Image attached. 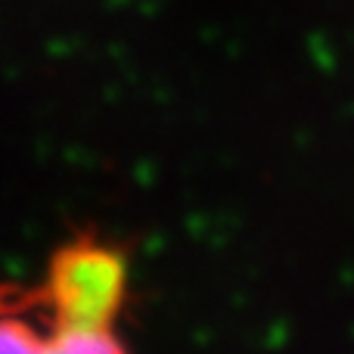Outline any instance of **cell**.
Here are the masks:
<instances>
[{"instance_id": "6da1fadb", "label": "cell", "mask_w": 354, "mask_h": 354, "mask_svg": "<svg viewBox=\"0 0 354 354\" xmlns=\"http://www.w3.org/2000/svg\"><path fill=\"white\" fill-rule=\"evenodd\" d=\"M128 264L109 245L78 239L56 252L47 286L37 292L47 311L44 351H118L115 314L124 301Z\"/></svg>"}]
</instances>
